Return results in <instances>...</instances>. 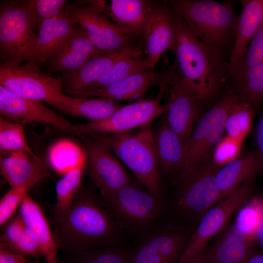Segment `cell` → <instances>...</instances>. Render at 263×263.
Instances as JSON below:
<instances>
[{"label": "cell", "mask_w": 263, "mask_h": 263, "mask_svg": "<svg viewBox=\"0 0 263 263\" xmlns=\"http://www.w3.org/2000/svg\"><path fill=\"white\" fill-rule=\"evenodd\" d=\"M153 3L145 0H112L103 4L105 14L124 34L135 39L142 37Z\"/></svg>", "instance_id": "7402d4cb"}, {"label": "cell", "mask_w": 263, "mask_h": 263, "mask_svg": "<svg viewBox=\"0 0 263 263\" xmlns=\"http://www.w3.org/2000/svg\"><path fill=\"white\" fill-rule=\"evenodd\" d=\"M131 249L122 245L104 247L78 253L62 254V263H129Z\"/></svg>", "instance_id": "d6a6232c"}, {"label": "cell", "mask_w": 263, "mask_h": 263, "mask_svg": "<svg viewBox=\"0 0 263 263\" xmlns=\"http://www.w3.org/2000/svg\"><path fill=\"white\" fill-rule=\"evenodd\" d=\"M0 85L18 96L43 100L60 111L70 97L63 93L62 80L40 71L35 62L18 66L1 63Z\"/></svg>", "instance_id": "ba28073f"}, {"label": "cell", "mask_w": 263, "mask_h": 263, "mask_svg": "<svg viewBox=\"0 0 263 263\" xmlns=\"http://www.w3.org/2000/svg\"><path fill=\"white\" fill-rule=\"evenodd\" d=\"M1 227L0 245L14 251L25 227L26 225L18 212Z\"/></svg>", "instance_id": "f35d334b"}, {"label": "cell", "mask_w": 263, "mask_h": 263, "mask_svg": "<svg viewBox=\"0 0 263 263\" xmlns=\"http://www.w3.org/2000/svg\"><path fill=\"white\" fill-rule=\"evenodd\" d=\"M87 151L68 139L54 143L48 152L49 165L56 172L63 175L77 166L87 164Z\"/></svg>", "instance_id": "4dcf8cb0"}, {"label": "cell", "mask_w": 263, "mask_h": 263, "mask_svg": "<svg viewBox=\"0 0 263 263\" xmlns=\"http://www.w3.org/2000/svg\"><path fill=\"white\" fill-rule=\"evenodd\" d=\"M37 28L33 0H1L0 56L2 63L18 66L23 62H34L38 47Z\"/></svg>", "instance_id": "277c9868"}, {"label": "cell", "mask_w": 263, "mask_h": 263, "mask_svg": "<svg viewBox=\"0 0 263 263\" xmlns=\"http://www.w3.org/2000/svg\"><path fill=\"white\" fill-rule=\"evenodd\" d=\"M103 0L68 2L65 10L87 33L94 45L103 53H117L141 56L135 39L121 32L103 10Z\"/></svg>", "instance_id": "8992f818"}, {"label": "cell", "mask_w": 263, "mask_h": 263, "mask_svg": "<svg viewBox=\"0 0 263 263\" xmlns=\"http://www.w3.org/2000/svg\"><path fill=\"white\" fill-rule=\"evenodd\" d=\"M123 105L104 97L80 98L70 96L62 112L90 121L104 119Z\"/></svg>", "instance_id": "f1b7e54d"}, {"label": "cell", "mask_w": 263, "mask_h": 263, "mask_svg": "<svg viewBox=\"0 0 263 263\" xmlns=\"http://www.w3.org/2000/svg\"><path fill=\"white\" fill-rule=\"evenodd\" d=\"M175 40L171 51L183 76L195 88L201 101L219 89L228 72L219 51L197 38L182 19L173 12Z\"/></svg>", "instance_id": "7a4b0ae2"}, {"label": "cell", "mask_w": 263, "mask_h": 263, "mask_svg": "<svg viewBox=\"0 0 263 263\" xmlns=\"http://www.w3.org/2000/svg\"><path fill=\"white\" fill-rule=\"evenodd\" d=\"M86 166V164H82L71 169L56 183V201L51 217L53 226L64 216L78 194Z\"/></svg>", "instance_id": "f546056e"}, {"label": "cell", "mask_w": 263, "mask_h": 263, "mask_svg": "<svg viewBox=\"0 0 263 263\" xmlns=\"http://www.w3.org/2000/svg\"><path fill=\"white\" fill-rule=\"evenodd\" d=\"M243 263H263V254L252 253Z\"/></svg>", "instance_id": "c3c4849f"}, {"label": "cell", "mask_w": 263, "mask_h": 263, "mask_svg": "<svg viewBox=\"0 0 263 263\" xmlns=\"http://www.w3.org/2000/svg\"><path fill=\"white\" fill-rule=\"evenodd\" d=\"M207 251V263H243L252 253V239L236 220L218 233Z\"/></svg>", "instance_id": "44dd1931"}, {"label": "cell", "mask_w": 263, "mask_h": 263, "mask_svg": "<svg viewBox=\"0 0 263 263\" xmlns=\"http://www.w3.org/2000/svg\"><path fill=\"white\" fill-rule=\"evenodd\" d=\"M188 239L182 230H157L146 235L132 250L129 263H178Z\"/></svg>", "instance_id": "2e32d148"}, {"label": "cell", "mask_w": 263, "mask_h": 263, "mask_svg": "<svg viewBox=\"0 0 263 263\" xmlns=\"http://www.w3.org/2000/svg\"><path fill=\"white\" fill-rule=\"evenodd\" d=\"M0 263H33L26 256L10 251L0 245Z\"/></svg>", "instance_id": "ee69618b"}, {"label": "cell", "mask_w": 263, "mask_h": 263, "mask_svg": "<svg viewBox=\"0 0 263 263\" xmlns=\"http://www.w3.org/2000/svg\"><path fill=\"white\" fill-rule=\"evenodd\" d=\"M0 155L24 150L34 153L28 144L22 124L0 116Z\"/></svg>", "instance_id": "d590c367"}, {"label": "cell", "mask_w": 263, "mask_h": 263, "mask_svg": "<svg viewBox=\"0 0 263 263\" xmlns=\"http://www.w3.org/2000/svg\"><path fill=\"white\" fill-rule=\"evenodd\" d=\"M163 92L160 90L159 95L155 98L143 99L123 105L104 119L75 125L81 135L89 133L121 134L150 125L165 111V105L160 102Z\"/></svg>", "instance_id": "4fadbf2b"}, {"label": "cell", "mask_w": 263, "mask_h": 263, "mask_svg": "<svg viewBox=\"0 0 263 263\" xmlns=\"http://www.w3.org/2000/svg\"><path fill=\"white\" fill-rule=\"evenodd\" d=\"M254 111L250 104L236 96L225 122L227 135L243 142L251 128Z\"/></svg>", "instance_id": "836d02e7"}, {"label": "cell", "mask_w": 263, "mask_h": 263, "mask_svg": "<svg viewBox=\"0 0 263 263\" xmlns=\"http://www.w3.org/2000/svg\"><path fill=\"white\" fill-rule=\"evenodd\" d=\"M149 69L145 57L126 56L114 63L97 81L81 91L94 90L110 85L138 72Z\"/></svg>", "instance_id": "e575fe53"}, {"label": "cell", "mask_w": 263, "mask_h": 263, "mask_svg": "<svg viewBox=\"0 0 263 263\" xmlns=\"http://www.w3.org/2000/svg\"><path fill=\"white\" fill-rule=\"evenodd\" d=\"M234 76L237 93L235 95L255 109L263 102V62Z\"/></svg>", "instance_id": "1f68e13d"}, {"label": "cell", "mask_w": 263, "mask_h": 263, "mask_svg": "<svg viewBox=\"0 0 263 263\" xmlns=\"http://www.w3.org/2000/svg\"><path fill=\"white\" fill-rule=\"evenodd\" d=\"M54 226L58 250L72 254L121 245L122 227L98 196L83 187Z\"/></svg>", "instance_id": "6da1fadb"}, {"label": "cell", "mask_w": 263, "mask_h": 263, "mask_svg": "<svg viewBox=\"0 0 263 263\" xmlns=\"http://www.w3.org/2000/svg\"><path fill=\"white\" fill-rule=\"evenodd\" d=\"M19 212L26 225L36 235L41 246L43 257L47 263H60L58 248L53 231L41 208L27 193Z\"/></svg>", "instance_id": "4316f807"}, {"label": "cell", "mask_w": 263, "mask_h": 263, "mask_svg": "<svg viewBox=\"0 0 263 263\" xmlns=\"http://www.w3.org/2000/svg\"><path fill=\"white\" fill-rule=\"evenodd\" d=\"M126 56L117 53H103L93 57L78 70L64 73L61 80L65 85L64 89L73 92L84 90L97 81L114 63Z\"/></svg>", "instance_id": "83f0119b"}, {"label": "cell", "mask_w": 263, "mask_h": 263, "mask_svg": "<svg viewBox=\"0 0 263 263\" xmlns=\"http://www.w3.org/2000/svg\"><path fill=\"white\" fill-rule=\"evenodd\" d=\"M262 214L261 200H254L242 209L236 220L244 231L252 239L255 237Z\"/></svg>", "instance_id": "ab89813d"}, {"label": "cell", "mask_w": 263, "mask_h": 263, "mask_svg": "<svg viewBox=\"0 0 263 263\" xmlns=\"http://www.w3.org/2000/svg\"><path fill=\"white\" fill-rule=\"evenodd\" d=\"M64 9L60 13L42 22L38 33V47L34 62H49L56 49L76 27Z\"/></svg>", "instance_id": "d4e9b609"}, {"label": "cell", "mask_w": 263, "mask_h": 263, "mask_svg": "<svg viewBox=\"0 0 263 263\" xmlns=\"http://www.w3.org/2000/svg\"><path fill=\"white\" fill-rule=\"evenodd\" d=\"M262 169L263 161L257 150L246 152L221 166L216 176L221 200L252 180Z\"/></svg>", "instance_id": "603a6c76"}, {"label": "cell", "mask_w": 263, "mask_h": 263, "mask_svg": "<svg viewBox=\"0 0 263 263\" xmlns=\"http://www.w3.org/2000/svg\"><path fill=\"white\" fill-rule=\"evenodd\" d=\"M173 12L203 42L218 51L235 37L238 17L230 2L212 0L168 2Z\"/></svg>", "instance_id": "5b68a950"}, {"label": "cell", "mask_w": 263, "mask_h": 263, "mask_svg": "<svg viewBox=\"0 0 263 263\" xmlns=\"http://www.w3.org/2000/svg\"><path fill=\"white\" fill-rule=\"evenodd\" d=\"M236 98L234 94L225 96L200 118L185 147L180 181L212 159L214 150L222 139L225 119Z\"/></svg>", "instance_id": "9c48e42d"}, {"label": "cell", "mask_w": 263, "mask_h": 263, "mask_svg": "<svg viewBox=\"0 0 263 263\" xmlns=\"http://www.w3.org/2000/svg\"><path fill=\"white\" fill-rule=\"evenodd\" d=\"M79 25L59 45L49 60L51 69L65 73L78 70L93 57L103 54Z\"/></svg>", "instance_id": "ffe728a7"}, {"label": "cell", "mask_w": 263, "mask_h": 263, "mask_svg": "<svg viewBox=\"0 0 263 263\" xmlns=\"http://www.w3.org/2000/svg\"><path fill=\"white\" fill-rule=\"evenodd\" d=\"M142 38L147 66L154 70L164 52L171 50L175 40L173 11L167 1L153 4Z\"/></svg>", "instance_id": "e0dca14e"}, {"label": "cell", "mask_w": 263, "mask_h": 263, "mask_svg": "<svg viewBox=\"0 0 263 263\" xmlns=\"http://www.w3.org/2000/svg\"><path fill=\"white\" fill-rule=\"evenodd\" d=\"M221 167L212 159L180 181L176 207L181 215L199 221L207 211L221 201L216 181Z\"/></svg>", "instance_id": "8fae6325"}, {"label": "cell", "mask_w": 263, "mask_h": 263, "mask_svg": "<svg viewBox=\"0 0 263 263\" xmlns=\"http://www.w3.org/2000/svg\"><path fill=\"white\" fill-rule=\"evenodd\" d=\"M162 77L169 88V100L163 114L185 147L193 132L201 101L194 86L183 76L176 63L163 73Z\"/></svg>", "instance_id": "30bf717a"}, {"label": "cell", "mask_w": 263, "mask_h": 263, "mask_svg": "<svg viewBox=\"0 0 263 263\" xmlns=\"http://www.w3.org/2000/svg\"><path fill=\"white\" fill-rule=\"evenodd\" d=\"M86 143V169L100 196H107L134 181L105 145L94 138Z\"/></svg>", "instance_id": "5bb4252c"}, {"label": "cell", "mask_w": 263, "mask_h": 263, "mask_svg": "<svg viewBox=\"0 0 263 263\" xmlns=\"http://www.w3.org/2000/svg\"><path fill=\"white\" fill-rule=\"evenodd\" d=\"M241 3L242 11L237 18L228 70L242 58L252 38L263 25V0H242Z\"/></svg>", "instance_id": "484cf974"}, {"label": "cell", "mask_w": 263, "mask_h": 263, "mask_svg": "<svg viewBox=\"0 0 263 263\" xmlns=\"http://www.w3.org/2000/svg\"><path fill=\"white\" fill-rule=\"evenodd\" d=\"M262 214L259 225L256 230L255 237H256L263 249V200H261Z\"/></svg>", "instance_id": "bcb514c9"}, {"label": "cell", "mask_w": 263, "mask_h": 263, "mask_svg": "<svg viewBox=\"0 0 263 263\" xmlns=\"http://www.w3.org/2000/svg\"><path fill=\"white\" fill-rule=\"evenodd\" d=\"M153 132L160 169L165 174L182 171L185 145L180 136L170 127L164 114Z\"/></svg>", "instance_id": "cb8c5ba5"}, {"label": "cell", "mask_w": 263, "mask_h": 263, "mask_svg": "<svg viewBox=\"0 0 263 263\" xmlns=\"http://www.w3.org/2000/svg\"><path fill=\"white\" fill-rule=\"evenodd\" d=\"M163 73L154 70H143L104 88L89 91L64 92L72 96L80 98L104 97L114 100L135 101L143 99L148 90L160 84Z\"/></svg>", "instance_id": "ac0fdd59"}, {"label": "cell", "mask_w": 263, "mask_h": 263, "mask_svg": "<svg viewBox=\"0 0 263 263\" xmlns=\"http://www.w3.org/2000/svg\"><path fill=\"white\" fill-rule=\"evenodd\" d=\"M183 263H207V251L206 249L190 258Z\"/></svg>", "instance_id": "7dc6e473"}, {"label": "cell", "mask_w": 263, "mask_h": 263, "mask_svg": "<svg viewBox=\"0 0 263 263\" xmlns=\"http://www.w3.org/2000/svg\"><path fill=\"white\" fill-rule=\"evenodd\" d=\"M263 62V25L252 38L240 61L228 70L232 76L242 73L248 68Z\"/></svg>", "instance_id": "8d00e7d4"}, {"label": "cell", "mask_w": 263, "mask_h": 263, "mask_svg": "<svg viewBox=\"0 0 263 263\" xmlns=\"http://www.w3.org/2000/svg\"><path fill=\"white\" fill-rule=\"evenodd\" d=\"M0 114L1 116L22 125L38 122L80 135L75 124L47 107L42 100L18 96L1 85Z\"/></svg>", "instance_id": "9a60e30c"}, {"label": "cell", "mask_w": 263, "mask_h": 263, "mask_svg": "<svg viewBox=\"0 0 263 263\" xmlns=\"http://www.w3.org/2000/svg\"><path fill=\"white\" fill-rule=\"evenodd\" d=\"M252 180L241 185L206 211L198 221V225L189 238L178 263H183L206 249L208 241L222 230L230 218L247 200L251 190Z\"/></svg>", "instance_id": "7c38bea8"}, {"label": "cell", "mask_w": 263, "mask_h": 263, "mask_svg": "<svg viewBox=\"0 0 263 263\" xmlns=\"http://www.w3.org/2000/svg\"><path fill=\"white\" fill-rule=\"evenodd\" d=\"M100 199L122 228L142 231L150 227L161 215L160 197L134 181Z\"/></svg>", "instance_id": "52a82bcc"}, {"label": "cell", "mask_w": 263, "mask_h": 263, "mask_svg": "<svg viewBox=\"0 0 263 263\" xmlns=\"http://www.w3.org/2000/svg\"><path fill=\"white\" fill-rule=\"evenodd\" d=\"M257 150L258 151L263 163V115L259 120L256 130Z\"/></svg>", "instance_id": "f6af8a7d"}, {"label": "cell", "mask_w": 263, "mask_h": 263, "mask_svg": "<svg viewBox=\"0 0 263 263\" xmlns=\"http://www.w3.org/2000/svg\"><path fill=\"white\" fill-rule=\"evenodd\" d=\"M86 134L105 145L132 171L141 185L160 197L161 173L150 125L133 132Z\"/></svg>", "instance_id": "3957f363"}, {"label": "cell", "mask_w": 263, "mask_h": 263, "mask_svg": "<svg viewBox=\"0 0 263 263\" xmlns=\"http://www.w3.org/2000/svg\"><path fill=\"white\" fill-rule=\"evenodd\" d=\"M1 175L11 188L24 186L33 187L48 177L50 172L34 153L24 150L12 151L0 157Z\"/></svg>", "instance_id": "d6986e66"}, {"label": "cell", "mask_w": 263, "mask_h": 263, "mask_svg": "<svg viewBox=\"0 0 263 263\" xmlns=\"http://www.w3.org/2000/svg\"><path fill=\"white\" fill-rule=\"evenodd\" d=\"M14 252L35 258L43 256L41 246L38 237L26 225Z\"/></svg>", "instance_id": "7bdbcfd3"}, {"label": "cell", "mask_w": 263, "mask_h": 263, "mask_svg": "<svg viewBox=\"0 0 263 263\" xmlns=\"http://www.w3.org/2000/svg\"><path fill=\"white\" fill-rule=\"evenodd\" d=\"M32 187L24 186L11 188L0 201V226H3L16 214L27 191Z\"/></svg>", "instance_id": "74e56055"}, {"label": "cell", "mask_w": 263, "mask_h": 263, "mask_svg": "<svg viewBox=\"0 0 263 263\" xmlns=\"http://www.w3.org/2000/svg\"><path fill=\"white\" fill-rule=\"evenodd\" d=\"M243 142L226 135L216 145L212 155V159L222 166L240 155Z\"/></svg>", "instance_id": "60d3db41"}, {"label": "cell", "mask_w": 263, "mask_h": 263, "mask_svg": "<svg viewBox=\"0 0 263 263\" xmlns=\"http://www.w3.org/2000/svg\"><path fill=\"white\" fill-rule=\"evenodd\" d=\"M33 263H41L38 260H37L36 262H34Z\"/></svg>", "instance_id": "681fc988"}, {"label": "cell", "mask_w": 263, "mask_h": 263, "mask_svg": "<svg viewBox=\"0 0 263 263\" xmlns=\"http://www.w3.org/2000/svg\"><path fill=\"white\" fill-rule=\"evenodd\" d=\"M67 3L66 0H33L38 29L43 21L63 11Z\"/></svg>", "instance_id": "b9f144b4"}]
</instances>
